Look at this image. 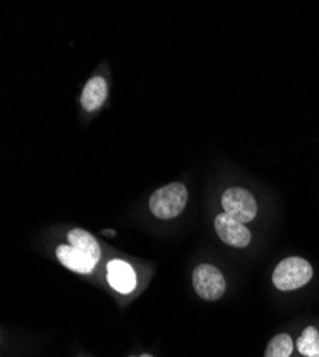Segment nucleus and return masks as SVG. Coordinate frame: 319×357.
Returning <instances> with one entry per match:
<instances>
[{
  "label": "nucleus",
  "mask_w": 319,
  "mask_h": 357,
  "mask_svg": "<svg viewBox=\"0 0 319 357\" xmlns=\"http://www.w3.org/2000/svg\"><path fill=\"white\" fill-rule=\"evenodd\" d=\"M215 230L219 239L228 246L242 249L251 243V231L245 227V225L230 218L225 212L216 216Z\"/></svg>",
  "instance_id": "nucleus-5"
},
{
  "label": "nucleus",
  "mask_w": 319,
  "mask_h": 357,
  "mask_svg": "<svg viewBox=\"0 0 319 357\" xmlns=\"http://www.w3.org/2000/svg\"><path fill=\"white\" fill-rule=\"evenodd\" d=\"M188 203V190L182 183H169L149 199V209L158 218L169 220L179 216Z\"/></svg>",
  "instance_id": "nucleus-1"
},
{
  "label": "nucleus",
  "mask_w": 319,
  "mask_h": 357,
  "mask_svg": "<svg viewBox=\"0 0 319 357\" xmlns=\"http://www.w3.org/2000/svg\"><path fill=\"white\" fill-rule=\"evenodd\" d=\"M68 241L75 249H77L86 256H89L95 263L101 260V248L89 231H86L83 229H73L68 233Z\"/></svg>",
  "instance_id": "nucleus-9"
},
{
  "label": "nucleus",
  "mask_w": 319,
  "mask_h": 357,
  "mask_svg": "<svg viewBox=\"0 0 319 357\" xmlns=\"http://www.w3.org/2000/svg\"><path fill=\"white\" fill-rule=\"evenodd\" d=\"M131 357H135V356H131Z\"/></svg>",
  "instance_id": "nucleus-14"
},
{
  "label": "nucleus",
  "mask_w": 319,
  "mask_h": 357,
  "mask_svg": "<svg viewBox=\"0 0 319 357\" xmlns=\"http://www.w3.org/2000/svg\"><path fill=\"white\" fill-rule=\"evenodd\" d=\"M294 350V342L289 335L281 333L274 336L268 346L264 357H289Z\"/></svg>",
  "instance_id": "nucleus-11"
},
{
  "label": "nucleus",
  "mask_w": 319,
  "mask_h": 357,
  "mask_svg": "<svg viewBox=\"0 0 319 357\" xmlns=\"http://www.w3.org/2000/svg\"><path fill=\"white\" fill-rule=\"evenodd\" d=\"M193 287L204 301H218L226 290V282L218 267L204 263L193 271Z\"/></svg>",
  "instance_id": "nucleus-3"
},
{
  "label": "nucleus",
  "mask_w": 319,
  "mask_h": 357,
  "mask_svg": "<svg viewBox=\"0 0 319 357\" xmlns=\"http://www.w3.org/2000/svg\"><path fill=\"white\" fill-rule=\"evenodd\" d=\"M313 271L308 260L302 257H288L283 259L276 267L272 276V282L276 289L282 291L297 290L312 279Z\"/></svg>",
  "instance_id": "nucleus-2"
},
{
  "label": "nucleus",
  "mask_w": 319,
  "mask_h": 357,
  "mask_svg": "<svg viewBox=\"0 0 319 357\" xmlns=\"http://www.w3.org/2000/svg\"><path fill=\"white\" fill-rule=\"evenodd\" d=\"M56 256L69 271L82 273V275L92 273L96 264L89 256L83 255L82 252L75 249L72 245H61L56 249Z\"/></svg>",
  "instance_id": "nucleus-7"
},
{
  "label": "nucleus",
  "mask_w": 319,
  "mask_h": 357,
  "mask_svg": "<svg viewBox=\"0 0 319 357\" xmlns=\"http://www.w3.org/2000/svg\"><path fill=\"white\" fill-rule=\"evenodd\" d=\"M105 234H114L113 230H105Z\"/></svg>",
  "instance_id": "nucleus-12"
},
{
  "label": "nucleus",
  "mask_w": 319,
  "mask_h": 357,
  "mask_svg": "<svg viewBox=\"0 0 319 357\" xmlns=\"http://www.w3.org/2000/svg\"><path fill=\"white\" fill-rule=\"evenodd\" d=\"M107 280L119 293H131L136 287V273L124 260H112L107 264Z\"/></svg>",
  "instance_id": "nucleus-6"
},
{
  "label": "nucleus",
  "mask_w": 319,
  "mask_h": 357,
  "mask_svg": "<svg viewBox=\"0 0 319 357\" xmlns=\"http://www.w3.org/2000/svg\"><path fill=\"white\" fill-rule=\"evenodd\" d=\"M222 206L226 215L241 223H248L255 219L258 204L252 193L242 188H229L222 196Z\"/></svg>",
  "instance_id": "nucleus-4"
},
{
  "label": "nucleus",
  "mask_w": 319,
  "mask_h": 357,
  "mask_svg": "<svg viewBox=\"0 0 319 357\" xmlns=\"http://www.w3.org/2000/svg\"><path fill=\"white\" fill-rule=\"evenodd\" d=\"M140 357H154V356H151V354H147V353H144V354H142Z\"/></svg>",
  "instance_id": "nucleus-13"
},
{
  "label": "nucleus",
  "mask_w": 319,
  "mask_h": 357,
  "mask_svg": "<svg viewBox=\"0 0 319 357\" xmlns=\"http://www.w3.org/2000/svg\"><path fill=\"white\" fill-rule=\"evenodd\" d=\"M298 351L306 357H319V332L316 327L308 326L297 342Z\"/></svg>",
  "instance_id": "nucleus-10"
},
{
  "label": "nucleus",
  "mask_w": 319,
  "mask_h": 357,
  "mask_svg": "<svg viewBox=\"0 0 319 357\" xmlns=\"http://www.w3.org/2000/svg\"><path fill=\"white\" fill-rule=\"evenodd\" d=\"M107 96V84L103 77L95 76L84 84L80 96V102L84 110L94 112L99 109Z\"/></svg>",
  "instance_id": "nucleus-8"
}]
</instances>
